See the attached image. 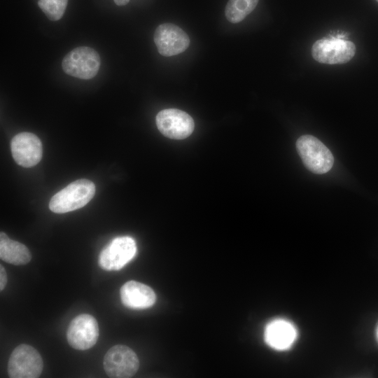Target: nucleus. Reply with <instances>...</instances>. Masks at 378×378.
Here are the masks:
<instances>
[{"label":"nucleus","instance_id":"obj_6","mask_svg":"<svg viewBox=\"0 0 378 378\" xmlns=\"http://www.w3.org/2000/svg\"><path fill=\"white\" fill-rule=\"evenodd\" d=\"M106 374L113 378H129L134 376L139 367L135 352L125 345L118 344L109 349L104 358Z\"/></svg>","mask_w":378,"mask_h":378},{"label":"nucleus","instance_id":"obj_4","mask_svg":"<svg viewBox=\"0 0 378 378\" xmlns=\"http://www.w3.org/2000/svg\"><path fill=\"white\" fill-rule=\"evenodd\" d=\"M62 66L64 71L69 76L80 79H90L99 71L100 57L91 48L78 47L64 57Z\"/></svg>","mask_w":378,"mask_h":378},{"label":"nucleus","instance_id":"obj_16","mask_svg":"<svg viewBox=\"0 0 378 378\" xmlns=\"http://www.w3.org/2000/svg\"><path fill=\"white\" fill-rule=\"evenodd\" d=\"M68 0H38V5L52 21L59 20L66 10Z\"/></svg>","mask_w":378,"mask_h":378},{"label":"nucleus","instance_id":"obj_3","mask_svg":"<svg viewBox=\"0 0 378 378\" xmlns=\"http://www.w3.org/2000/svg\"><path fill=\"white\" fill-rule=\"evenodd\" d=\"M43 360L33 346L22 344L11 353L8 373L11 378H36L43 370Z\"/></svg>","mask_w":378,"mask_h":378},{"label":"nucleus","instance_id":"obj_18","mask_svg":"<svg viewBox=\"0 0 378 378\" xmlns=\"http://www.w3.org/2000/svg\"><path fill=\"white\" fill-rule=\"evenodd\" d=\"M115 4L118 6H125L128 4L130 0H113Z\"/></svg>","mask_w":378,"mask_h":378},{"label":"nucleus","instance_id":"obj_10","mask_svg":"<svg viewBox=\"0 0 378 378\" xmlns=\"http://www.w3.org/2000/svg\"><path fill=\"white\" fill-rule=\"evenodd\" d=\"M154 42L160 55L170 57L184 52L189 46L190 38L179 27L164 23L156 28Z\"/></svg>","mask_w":378,"mask_h":378},{"label":"nucleus","instance_id":"obj_11","mask_svg":"<svg viewBox=\"0 0 378 378\" xmlns=\"http://www.w3.org/2000/svg\"><path fill=\"white\" fill-rule=\"evenodd\" d=\"M10 149L15 162L24 167H33L42 158L41 141L33 133L21 132L16 134L11 140Z\"/></svg>","mask_w":378,"mask_h":378},{"label":"nucleus","instance_id":"obj_8","mask_svg":"<svg viewBox=\"0 0 378 378\" xmlns=\"http://www.w3.org/2000/svg\"><path fill=\"white\" fill-rule=\"evenodd\" d=\"M156 125L166 137L172 139H183L193 132L195 122L192 117L183 111L167 108L156 115Z\"/></svg>","mask_w":378,"mask_h":378},{"label":"nucleus","instance_id":"obj_2","mask_svg":"<svg viewBox=\"0 0 378 378\" xmlns=\"http://www.w3.org/2000/svg\"><path fill=\"white\" fill-rule=\"evenodd\" d=\"M296 148L304 166L312 172L322 174L331 169L334 163L332 154L315 136H301L296 141Z\"/></svg>","mask_w":378,"mask_h":378},{"label":"nucleus","instance_id":"obj_15","mask_svg":"<svg viewBox=\"0 0 378 378\" xmlns=\"http://www.w3.org/2000/svg\"><path fill=\"white\" fill-rule=\"evenodd\" d=\"M259 0H229L225 10L227 20L232 23L242 21L256 7Z\"/></svg>","mask_w":378,"mask_h":378},{"label":"nucleus","instance_id":"obj_19","mask_svg":"<svg viewBox=\"0 0 378 378\" xmlns=\"http://www.w3.org/2000/svg\"><path fill=\"white\" fill-rule=\"evenodd\" d=\"M376 339H377V342H378V324H377V328H376Z\"/></svg>","mask_w":378,"mask_h":378},{"label":"nucleus","instance_id":"obj_1","mask_svg":"<svg viewBox=\"0 0 378 378\" xmlns=\"http://www.w3.org/2000/svg\"><path fill=\"white\" fill-rule=\"evenodd\" d=\"M95 186L90 180H76L54 195L49 209L56 214H64L83 207L94 197Z\"/></svg>","mask_w":378,"mask_h":378},{"label":"nucleus","instance_id":"obj_20","mask_svg":"<svg viewBox=\"0 0 378 378\" xmlns=\"http://www.w3.org/2000/svg\"><path fill=\"white\" fill-rule=\"evenodd\" d=\"M378 2V0H376Z\"/></svg>","mask_w":378,"mask_h":378},{"label":"nucleus","instance_id":"obj_17","mask_svg":"<svg viewBox=\"0 0 378 378\" xmlns=\"http://www.w3.org/2000/svg\"><path fill=\"white\" fill-rule=\"evenodd\" d=\"M7 283V274L2 265H0V290H3Z\"/></svg>","mask_w":378,"mask_h":378},{"label":"nucleus","instance_id":"obj_12","mask_svg":"<svg viewBox=\"0 0 378 378\" xmlns=\"http://www.w3.org/2000/svg\"><path fill=\"white\" fill-rule=\"evenodd\" d=\"M298 338L295 325L284 318H276L268 323L265 328V343L273 349L286 351L292 347Z\"/></svg>","mask_w":378,"mask_h":378},{"label":"nucleus","instance_id":"obj_7","mask_svg":"<svg viewBox=\"0 0 378 378\" xmlns=\"http://www.w3.org/2000/svg\"><path fill=\"white\" fill-rule=\"evenodd\" d=\"M136 250V242L131 237H116L101 251L99 265L104 270H119L133 259Z\"/></svg>","mask_w":378,"mask_h":378},{"label":"nucleus","instance_id":"obj_14","mask_svg":"<svg viewBox=\"0 0 378 378\" xmlns=\"http://www.w3.org/2000/svg\"><path fill=\"white\" fill-rule=\"evenodd\" d=\"M0 258L8 263L22 265L31 260V255L25 245L10 239L6 233L1 232Z\"/></svg>","mask_w":378,"mask_h":378},{"label":"nucleus","instance_id":"obj_9","mask_svg":"<svg viewBox=\"0 0 378 378\" xmlns=\"http://www.w3.org/2000/svg\"><path fill=\"white\" fill-rule=\"evenodd\" d=\"M69 345L77 350H86L92 347L99 337L97 321L92 316L83 314L70 323L67 332Z\"/></svg>","mask_w":378,"mask_h":378},{"label":"nucleus","instance_id":"obj_5","mask_svg":"<svg viewBox=\"0 0 378 378\" xmlns=\"http://www.w3.org/2000/svg\"><path fill=\"white\" fill-rule=\"evenodd\" d=\"M356 53V46L342 38H323L317 40L312 46L313 58L323 64H344L350 61Z\"/></svg>","mask_w":378,"mask_h":378},{"label":"nucleus","instance_id":"obj_13","mask_svg":"<svg viewBox=\"0 0 378 378\" xmlns=\"http://www.w3.org/2000/svg\"><path fill=\"white\" fill-rule=\"evenodd\" d=\"M120 293L122 304L134 309L149 308L156 300V295L150 287L136 281L126 282L121 287Z\"/></svg>","mask_w":378,"mask_h":378}]
</instances>
